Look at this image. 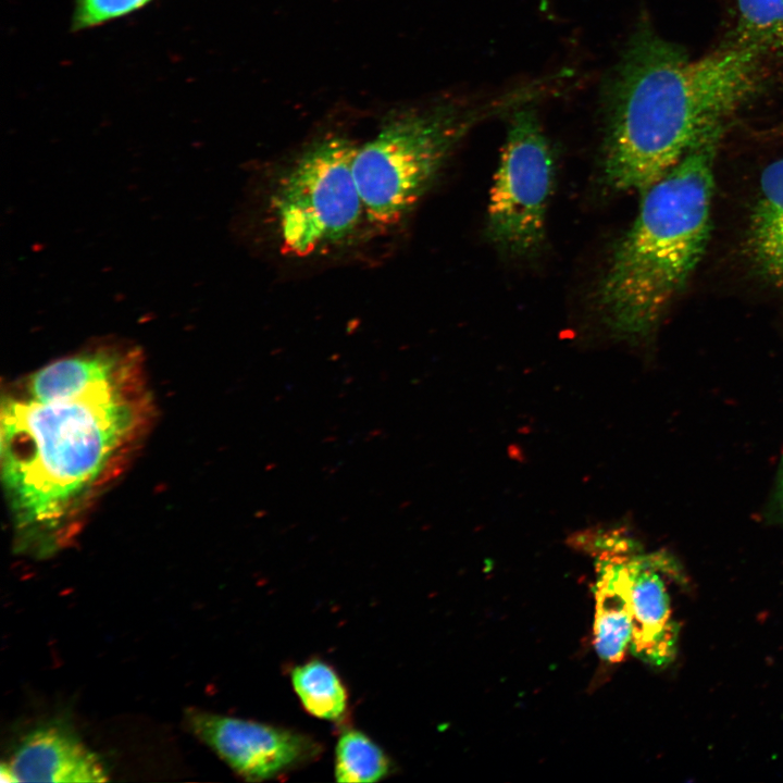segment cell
<instances>
[{
	"label": "cell",
	"instance_id": "1",
	"mask_svg": "<svg viewBox=\"0 0 783 783\" xmlns=\"http://www.w3.org/2000/svg\"><path fill=\"white\" fill-rule=\"evenodd\" d=\"M768 78L760 60L735 42L692 57L642 20L602 87L605 183L642 194L725 128Z\"/></svg>",
	"mask_w": 783,
	"mask_h": 783
},
{
	"label": "cell",
	"instance_id": "2",
	"mask_svg": "<svg viewBox=\"0 0 783 783\" xmlns=\"http://www.w3.org/2000/svg\"><path fill=\"white\" fill-rule=\"evenodd\" d=\"M725 128L697 142L642 192L595 293V310L616 343L652 336L703 259L711 232L714 162Z\"/></svg>",
	"mask_w": 783,
	"mask_h": 783
},
{
	"label": "cell",
	"instance_id": "3",
	"mask_svg": "<svg viewBox=\"0 0 783 783\" xmlns=\"http://www.w3.org/2000/svg\"><path fill=\"white\" fill-rule=\"evenodd\" d=\"M132 419L114 382L72 399L4 401L2 477L20 524L52 526L99 474Z\"/></svg>",
	"mask_w": 783,
	"mask_h": 783
},
{
	"label": "cell",
	"instance_id": "4",
	"mask_svg": "<svg viewBox=\"0 0 783 783\" xmlns=\"http://www.w3.org/2000/svg\"><path fill=\"white\" fill-rule=\"evenodd\" d=\"M547 88L538 82L480 103L443 100L391 114L355 157L365 217L381 227L401 223L477 122L533 102Z\"/></svg>",
	"mask_w": 783,
	"mask_h": 783
},
{
	"label": "cell",
	"instance_id": "5",
	"mask_svg": "<svg viewBox=\"0 0 783 783\" xmlns=\"http://www.w3.org/2000/svg\"><path fill=\"white\" fill-rule=\"evenodd\" d=\"M358 147L328 136L312 142L278 179L272 212L283 250L306 258L347 240L365 216L353 173Z\"/></svg>",
	"mask_w": 783,
	"mask_h": 783
},
{
	"label": "cell",
	"instance_id": "6",
	"mask_svg": "<svg viewBox=\"0 0 783 783\" xmlns=\"http://www.w3.org/2000/svg\"><path fill=\"white\" fill-rule=\"evenodd\" d=\"M531 103L514 109L487 207V236L511 258L536 254L545 240L555 164Z\"/></svg>",
	"mask_w": 783,
	"mask_h": 783
},
{
	"label": "cell",
	"instance_id": "7",
	"mask_svg": "<svg viewBox=\"0 0 783 783\" xmlns=\"http://www.w3.org/2000/svg\"><path fill=\"white\" fill-rule=\"evenodd\" d=\"M192 733L247 781H264L312 762L322 747L311 736L252 720L190 710Z\"/></svg>",
	"mask_w": 783,
	"mask_h": 783
},
{
	"label": "cell",
	"instance_id": "8",
	"mask_svg": "<svg viewBox=\"0 0 783 783\" xmlns=\"http://www.w3.org/2000/svg\"><path fill=\"white\" fill-rule=\"evenodd\" d=\"M577 548L595 560L594 647L602 661L620 662L631 641L630 562L639 551L637 544L627 529H606Z\"/></svg>",
	"mask_w": 783,
	"mask_h": 783
},
{
	"label": "cell",
	"instance_id": "9",
	"mask_svg": "<svg viewBox=\"0 0 783 783\" xmlns=\"http://www.w3.org/2000/svg\"><path fill=\"white\" fill-rule=\"evenodd\" d=\"M631 641L630 650L656 667L675 655L679 627L672 616L669 585L680 577L674 560L662 551L636 552L630 562Z\"/></svg>",
	"mask_w": 783,
	"mask_h": 783
},
{
	"label": "cell",
	"instance_id": "10",
	"mask_svg": "<svg viewBox=\"0 0 783 783\" xmlns=\"http://www.w3.org/2000/svg\"><path fill=\"white\" fill-rule=\"evenodd\" d=\"M5 782H103L108 772L97 755L59 724L35 729L1 765Z\"/></svg>",
	"mask_w": 783,
	"mask_h": 783
},
{
	"label": "cell",
	"instance_id": "11",
	"mask_svg": "<svg viewBox=\"0 0 783 783\" xmlns=\"http://www.w3.org/2000/svg\"><path fill=\"white\" fill-rule=\"evenodd\" d=\"M747 246L758 273L783 288V158L761 172L749 216Z\"/></svg>",
	"mask_w": 783,
	"mask_h": 783
},
{
	"label": "cell",
	"instance_id": "12",
	"mask_svg": "<svg viewBox=\"0 0 783 783\" xmlns=\"http://www.w3.org/2000/svg\"><path fill=\"white\" fill-rule=\"evenodd\" d=\"M728 40L750 50L783 83V0H734Z\"/></svg>",
	"mask_w": 783,
	"mask_h": 783
},
{
	"label": "cell",
	"instance_id": "13",
	"mask_svg": "<svg viewBox=\"0 0 783 783\" xmlns=\"http://www.w3.org/2000/svg\"><path fill=\"white\" fill-rule=\"evenodd\" d=\"M116 364L117 357L105 350L58 360L33 376L30 398L47 402L79 397L114 382Z\"/></svg>",
	"mask_w": 783,
	"mask_h": 783
},
{
	"label": "cell",
	"instance_id": "14",
	"mask_svg": "<svg viewBox=\"0 0 783 783\" xmlns=\"http://www.w3.org/2000/svg\"><path fill=\"white\" fill-rule=\"evenodd\" d=\"M290 681L302 707L313 717L338 722L347 714V689L328 663L313 659L296 666Z\"/></svg>",
	"mask_w": 783,
	"mask_h": 783
},
{
	"label": "cell",
	"instance_id": "15",
	"mask_svg": "<svg viewBox=\"0 0 783 783\" xmlns=\"http://www.w3.org/2000/svg\"><path fill=\"white\" fill-rule=\"evenodd\" d=\"M390 773V760L382 748L361 731L341 732L335 750L338 782H376Z\"/></svg>",
	"mask_w": 783,
	"mask_h": 783
},
{
	"label": "cell",
	"instance_id": "16",
	"mask_svg": "<svg viewBox=\"0 0 783 783\" xmlns=\"http://www.w3.org/2000/svg\"><path fill=\"white\" fill-rule=\"evenodd\" d=\"M150 0H79L76 25L91 26L129 13Z\"/></svg>",
	"mask_w": 783,
	"mask_h": 783
},
{
	"label": "cell",
	"instance_id": "17",
	"mask_svg": "<svg viewBox=\"0 0 783 783\" xmlns=\"http://www.w3.org/2000/svg\"><path fill=\"white\" fill-rule=\"evenodd\" d=\"M774 505L778 518L783 521V453L774 494Z\"/></svg>",
	"mask_w": 783,
	"mask_h": 783
},
{
	"label": "cell",
	"instance_id": "18",
	"mask_svg": "<svg viewBox=\"0 0 783 783\" xmlns=\"http://www.w3.org/2000/svg\"><path fill=\"white\" fill-rule=\"evenodd\" d=\"M542 1L545 2L546 0H542Z\"/></svg>",
	"mask_w": 783,
	"mask_h": 783
}]
</instances>
